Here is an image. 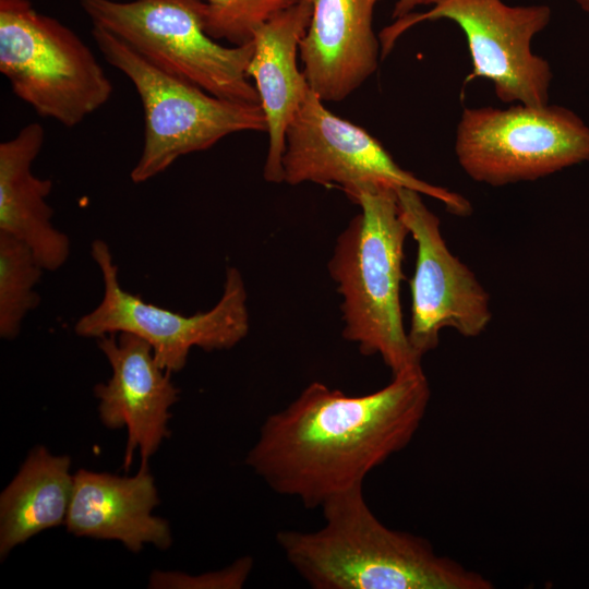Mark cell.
Segmentation results:
<instances>
[{
	"label": "cell",
	"instance_id": "6da1fadb",
	"mask_svg": "<svg viewBox=\"0 0 589 589\" xmlns=\"http://www.w3.org/2000/svg\"><path fill=\"white\" fill-rule=\"evenodd\" d=\"M430 396L421 365L361 396L310 383L265 419L245 464L274 492L321 507L363 486L372 470L411 442Z\"/></svg>",
	"mask_w": 589,
	"mask_h": 589
},
{
	"label": "cell",
	"instance_id": "7a4b0ae2",
	"mask_svg": "<svg viewBox=\"0 0 589 589\" xmlns=\"http://www.w3.org/2000/svg\"><path fill=\"white\" fill-rule=\"evenodd\" d=\"M324 524L313 531L281 530L276 542L314 589H492L493 582L430 542L384 525L363 486L327 500Z\"/></svg>",
	"mask_w": 589,
	"mask_h": 589
},
{
	"label": "cell",
	"instance_id": "3957f363",
	"mask_svg": "<svg viewBox=\"0 0 589 589\" xmlns=\"http://www.w3.org/2000/svg\"><path fill=\"white\" fill-rule=\"evenodd\" d=\"M348 197L361 211L338 236L328 262L341 297L342 336L363 356H380L395 375L421 365L410 346L400 304L409 230L396 188L364 185Z\"/></svg>",
	"mask_w": 589,
	"mask_h": 589
},
{
	"label": "cell",
	"instance_id": "277c9868",
	"mask_svg": "<svg viewBox=\"0 0 589 589\" xmlns=\"http://www.w3.org/2000/svg\"><path fill=\"white\" fill-rule=\"evenodd\" d=\"M104 59L133 84L144 115L143 147L130 173L143 183L179 157L208 149L238 132H266L260 104L217 97L147 60L109 32L93 26Z\"/></svg>",
	"mask_w": 589,
	"mask_h": 589
},
{
	"label": "cell",
	"instance_id": "5b68a950",
	"mask_svg": "<svg viewBox=\"0 0 589 589\" xmlns=\"http://www.w3.org/2000/svg\"><path fill=\"white\" fill-rule=\"evenodd\" d=\"M0 72L17 98L65 128L80 124L113 93L89 47L29 0H0Z\"/></svg>",
	"mask_w": 589,
	"mask_h": 589
},
{
	"label": "cell",
	"instance_id": "8992f818",
	"mask_svg": "<svg viewBox=\"0 0 589 589\" xmlns=\"http://www.w3.org/2000/svg\"><path fill=\"white\" fill-rule=\"evenodd\" d=\"M100 27L157 67L217 97L260 104L247 75L254 41L226 47L204 28V0H79Z\"/></svg>",
	"mask_w": 589,
	"mask_h": 589
},
{
	"label": "cell",
	"instance_id": "52a82bcc",
	"mask_svg": "<svg viewBox=\"0 0 589 589\" xmlns=\"http://www.w3.org/2000/svg\"><path fill=\"white\" fill-rule=\"evenodd\" d=\"M454 149L476 182L534 181L589 161V125L569 108L550 104L465 108Z\"/></svg>",
	"mask_w": 589,
	"mask_h": 589
},
{
	"label": "cell",
	"instance_id": "ba28073f",
	"mask_svg": "<svg viewBox=\"0 0 589 589\" xmlns=\"http://www.w3.org/2000/svg\"><path fill=\"white\" fill-rule=\"evenodd\" d=\"M546 4L509 5L503 0H441L422 13L395 20L378 34L385 58L398 38L422 22L449 20L466 36L472 70L465 84L485 79L503 103L541 107L549 104L553 79L546 59L532 51V40L551 22Z\"/></svg>",
	"mask_w": 589,
	"mask_h": 589
},
{
	"label": "cell",
	"instance_id": "9c48e42d",
	"mask_svg": "<svg viewBox=\"0 0 589 589\" xmlns=\"http://www.w3.org/2000/svg\"><path fill=\"white\" fill-rule=\"evenodd\" d=\"M91 255L101 274L104 294L97 306L74 324V332L81 337L133 334L151 345L157 363L172 374L184 368L192 348L231 349L249 333L247 289L236 267L227 268L223 293L211 310L184 315L124 290L104 240L92 242Z\"/></svg>",
	"mask_w": 589,
	"mask_h": 589
},
{
	"label": "cell",
	"instance_id": "30bf717a",
	"mask_svg": "<svg viewBox=\"0 0 589 589\" xmlns=\"http://www.w3.org/2000/svg\"><path fill=\"white\" fill-rule=\"evenodd\" d=\"M284 182L337 187L348 196L371 184L407 188L468 216L470 202L454 191L423 181L402 169L382 143L363 128L336 116L311 89L286 132Z\"/></svg>",
	"mask_w": 589,
	"mask_h": 589
},
{
	"label": "cell",
	"instance_id": "8fae6325",
	"mask_svg": "<svg viewBox=\"0 0 589 589\" xmlns=\"http://www.w3.org/2000/svg\"><path fill=\"white\" fill-rule=\"evenodd\" d=\"M402 218L417 243L408 339L418 357L438 345L440 332L452 327L465 337L485 330L492 318L490 297L476 275L447 248L440 219L422 194L397 189Z\"/></svg>",
	"mask_w": 589,
	"mask_h": 589
},
{
	"label": "cell",
	"instance_id": "7c38bea8",
	"mask_svg": "<svg viewBox=\"0 0 589 589\" xmlns=\"http://www.w3.org/2000/svg\"><path fill=\"white\" fill-rule=\"evenodd\" d=\"M97 346L112 370L111 377L94 388L100 420L108 429H128L124 469L137 448L141 468H147L148 458L170 435L169 409L178 401L179 389L144 339L130 333L108 334L97 338Z\"/></svg>",
	"mask_w": 589,
	"mask_h": 589
},
{
	"label": "cell",
	"instance_id": "4fadbf2b",
	"mask_svg": "<svg viewBox=\"0 0 589 589\" xmlns=\"http://www.w3.org/2000/svg\"><path fill=\"white\" fill-rule=\"evenodd\" d=\"M381 0H312L299 57L313 93L324 103L351 95L378 67L381 44L373 16Z\"/></svg>",
	"mask_w": 589,
	"mask_h": 589
},
{
	"label": "cell",
	"instance_id": "5bb4252c",
	"mask_svg": "<svg viewBox=\"0 0 589 589\" xmlns=\"http://www.w3.org/2000/svg\"><path fill=\"white\" fill-rule=\"evenodd\" d=\"M312 11V0H300L259 26L253 35L254 53L247 75L255 83L266 119L264 178L268 182H284L286 132L311 89L298 67V56Z\"/></svg>",
	"mask_w": 589,
	"mask_h": 589
},
{
	"label": "cell",
	"instance_id": "9a60e30c",
	"mask_svg": "<svg viewBox=\"0 0 589 589\" xmlns=\"http://www.w3.org/2000/svg\"><path fill=\"white\" fill-rule=\"evenodd\" d=\"M158 504L147 468H140L134 477L81 469L74 474L64 524L77 537L118 540L132 552L141 551L146 543L166 550L172 538L168 521L152 514Z\"/></svg>",
	"mask_w": 589,
	"mask_h": 589
},
{
	"label": "cell",
	"instance_id": "2e32d148",
	"mask_svg": "<svg viewBox=\"0 0 589 589\" xmlns=\"http://www.w3.org/2000/svg\"><path fill=\"white\" fill-rule=\"evenodd\" d=\"M44 140L43 125L32 122L0 143V231L26 243L45 271H57L70 255V240L52 224V181L32 171Z\"/></svg>",
	"mask_w": 589,
	"mask_h": 589
},
{
	"label": "cell",
	"instance_id": "e0dca14e",
	"mask_svg": "<svg viewBox=\"0 0 589 589\" xmlns=\"http://www.w3.org/2000/svg\"><path fill=\"white\" fill-rule=\"evenodd\" d=\"M70 458L36 446L0 496V556L65 522L74 486Z\"/></svg>",
	"mask_w": 589,
	"mask_h": 589
},
{
	"label": "cell",
	"instance_id": "ac0fdd59",
	"mask_svg": "<svg viewBox=\"0 0 589 589\" xmlns=\"http://www.w3.org/2000/svg\"><path fill=\"white\" fill-rule=\"evenodd\" d=\"M44 267L32 249L0 231V337L12 340L21 332L26 315L40 301L35 290Z\"/></svg>",
	"mask_w": 589,
	"mask_h": 589
},
{
	"label": "cell",
	"instance_id": "d6986e66",
	"mask_svg": "<svg viewBox=\"0 0 589 589\" xmlns=\"http://www.w3.org/2000/svg\"><path fill=\"white\" fill-rule=\"evenodd\" d=\"M205 32L233 46L253 40L255 29L300 0H204Z\"/></svg>",
	"mask_w": 589,
	"mask_h": 589
},
{
	"label": "cell",
	"instance_id": "ffe728a7",
	"mask_svg": "<svg viewBox=\"0 0 589 589\" xmlns=\"http://www.w3.org/2000/svg\"><path fill=\"white\" fill-rule=\"evenodd\" d=\"M253 568V558L244 556L223 569L200 575L154 570L149 588L154 589H240Z\"/></svg>",
	"mask_w": 589,
	"mask_h": 589
},
{
	"label": "cell",
	"instance_id": "44dd1931",
	"mask_svg": "<svg viewBox=\"0 0 589 589\" xmlns=\"http://www.w3.org/2000/svg\"><path fill=\"white\" fill-rule=\"evenodd\" d=\"M440 1L441 0H397L393 9L392 17L394 20L400 19L411 13L417 7H420V5L433 7Z\"/></svg>",
	"mask_w": 589,
	"mask_h": 589
},
{
	"label": "cell",
	"instance_id": "7402d4cb",
	"mask_svg": "<svg viewBox=\"0 0 589 589\" xmlns=\"http://www.w3.org/2000/svg\"><path fill=\"white\" fill-rule=\"evenodd\" d=\"M576 3L582 11L589 13V0H570Z\"/></svg>",
	"mask_w": 589,
	"mask_h": 589
}]
</instances>
